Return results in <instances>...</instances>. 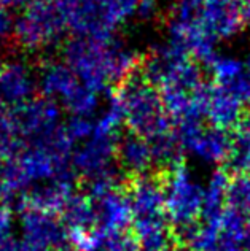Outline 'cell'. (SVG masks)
Listing matches in <instances>:
<instances>
[{
    "label": "cell",
    "instance_id": "6da1fadb",
    "mask_svg": "<svg viewBox=\"0 0 250 251\" xmlns=\"http://www.w3.org/2000/svg\"><path fill=\"white\" fill-rule=\"evenodd\" d=\"M62 61L84 86L97 96L116 89L140 69L142 57L118 40L116 35L72 37L61 50Z\"/></svg>",
    "mask_w": 250,
    "mask_h": 251
},
{
    "label": "cell",
    "instance_id": "7a4b0ae2",
    "mask_svg": "<svg viewBox=\"0 0 250 251\" xmlns=\"http://www.w3.org/2000/svg\"><path fill=\"white\" fill-rule=\"evenodd\" d=\"M111 94L121 107L126 132L145 138L151 147L177 138L175 126L166 111L160 91L142 75L140 69Z\"/></svg>",
    "mask_w": 250,
    "mask_h": 251
},
{
    "label": "cell",
    "instance_id": "3957f363",
    "mask_svg": "<svg viewBox=\"0 0 250 251\" xmlns=\"http://www.w3.org/2000/svg\"><path fill=\"white\" fill-rule=\"evenodd\" d=\"M164 205L177 242H185L201 221L204 184L185 159L161 174Z\"/></svg>",
    "mask_w": 250,
    "mask_h": 251
},
{
    "label": "cell",
    "instance_id": "277c9868",
    "mask_svg": "<svg viewBox=\"0 0 250 251\" xmlns=\"http://www.w3.org/2000/svg\"><path fill=\"white\" fill-rule=\"evenodd\" d=\"M37 86L40 96L57 102L70 116L93 118L101 107V96L88 89L64 61H45Z\"/></svg>",
    "mask_w": 250,
    "mask_h": 251
},
{
    "label": "cell",
    "instance_id": "5b68a950",
    "mask_svg": "<svg viewBox=\"0 0 250 251\" xmlns=\"http://www.w3.org/2000/svg\"><path fill=\"white\" fill-rule=\"evenodd\" d=\"M61 3H35L15 23L10 45L28 54H42L67 34Z\"/></svg>",
    "mask_w": 250,
    "mask_h": 251
},
{
    "label": "cell",
    "instance_id": "8992f818",
    "mask_svg": "<svg viewBox=\"0 0 250 251\" xmlns=\"http://www.w3.org/2000/svg\"><path fill=\"white\" fill-rule=\"evenodd\" d=\"M175 130L183 154H190L206 166L226 167L233 148L231 132L214 127L206 121L177 126Z\"/></svg>",
    "mask_w": 250,
    "mask_h": 251
},
{
    "label": "cell",
    "instance_id": "52a82bcc",
    "mask_svg": "<svg viewBox=\"0 0 250 251\" xmlns=\"http://www.w3.org/2000/svg\"><path fill=\"white\" fill-rule=\"evenodd\" d=\"M120 137L91 134L72 154V169L78 180L94 181L99 178L118 176L116 145Z\"/></svg>",
    "mask_w": 250,
    "mask_h": 251
},
{
    "label": "cell",
    "instance_id": "ba28073f",
    "mask_svg": "<svg viewBox=\"0 0 250 251\" xmlns=\"http://www.w3.org/2000/svg\"><path fill=\"white\" fill-rule=\"evenodd\" d=\"M21 227L26 242L35 243L50 251H61L69 243L67 229L59 215L35 208L21 210Z\"/></svg>",
    "mask_w": 250,
    "mask_h": 251
},
{
    "label": "cell",
    "instance_id": "9c48e42d",
    "mask_svg": "<svg viewBox=\"0 0 250 251\" xmlns=\"http://www.w3.org/2000/svg\"><path fill=\"white\" fill-rule=\"evenodd\" d=\"M116 164L120 172L126 174L128 180L158 174L155 153L150 142L139 135L131 134V132L121 134L120 140H118Z\"/></svg>",
    "mask_w": 250,
    "mask_h": 251
},
{
    "label": "cell",
    "instance_id": "30bf717a",
    "mask_svg": "<svg viewBox=\"0 0 250 251\" xmlns=\"http://www.w3.org/2000/svg\"><path fill=\"white\" fill-rule=\"evenodd\" d=\"M38 89L35 76L23 62L0 64V107L16 108L35 97Z\"/></svg>",
    "mask_w": 250,
    "mask_h": 251
},
{
    "label": "cell",
    "instance_id": "8fae6325",
    "mask_svg": "<svg viewBox=\"0 0 250 251\" xmlns=\"http://www.w3.org/2000/svg\"><path fill=\"white\" fill-rule=\"evenodd\" d=\"M247 107L225 86L209 83L206 102V123L214 127L231 132L247 116Z\"/></svg>",
    "mask_w": 250,
    "mask_h": 251
},
{
    "label": "cell",
    "instance_id": "7c38bea8",
    "mask_svg": "<svg viewBox=\"0 0 250 251\" xmlns=\"http://www.w3.org/2000/svg\"><path fill=\"white\" fill-rule=\"evenodd\" d=\"M77 176H62L32 184L23 193V208H35L59 215L77 191Z\"/></svg>",
    "mask_w": 250,
    "mask_h": 251
},
{
    "label": "cell",
    "instance_id": "4fadbf2b",
    "mask_svg": "<svg viewBox=\"0 0 250 251\" xmlns=\"http://www.w3.org/2000/svg\"><path fill=\"white\" fill-rule=\"evenodd\" d=\"M231 140L233 148L226 169L233 175H250V115H247L238 127L231 130Z\"/></svg>",
    "mask_w": 250,
    "mask_h": 251
},
{
    "label": "cell",
    "instance_id": "5bb4252c",
    "mask_svg": "<svg viewBox=\"0 0 250 251\" xmlns=\"http://www.w3.org/2000/svg\"><path fill=\"white\" fill-rule=\"evenodd\" d=\"M202 69L210 75L214 83L228 84L238 80L241 75L246 74V62L241 61L236 56H229L217 50L206 62L202 64Z\"/></svg>",
    "mask_w": 250,
    "mask_h": 251
},
{
    "label": "cell",
    "instance_id": "9a60e30c",
    "mask_svg": "<svg viewBox=\"0 0 250 251\" xmlns=\"http://www.w3.org/2000/svg\"><path fill=\"white\" fill-rule=\"evenodd\" d=\"M93 126H94L93 118H83V116H70L69 121L64 123L65 132H67L70 140L75 143V147L86 142L91 137V134H93Z\"/></svg>",
    "mask_w": 250,
    "mask_h": 251
},
{
    "label": "cell",
    "instance_id": "2e32d148",
    "mask_svg": "<svg viewBox=\"0 0 250 251\" xmlns=\"http://www.w3.org/2000/svg\"><path fill=\"white\" fill-rule=\"evenodd\" d=\"M13 27H15V24L11 21V16L5 10L0 8V40L10 42L13 35Z\"/></svg>",
    "mask_w": 250,
    "mask_h": 251
},
{
    "label": "cell",
    "instance_id": "e0dca14e",
    "mask_svg": "<svg viewBox=\"0 0 250 251\" xmlns=\"http://www.w3.org/2000/svg\"><path fill=\"white\" fill-rule=\"evenodd\" d=\"M16 251H50L47 248H43L40 245H35V243H30V242H18V248Z\"/></svg>",
    "mask_w": 250,
    "mask_h": 251
},
{
    "label": "cell",
    "instance_id": "ac0fdd59",
    "mask_svg": "<svg viewBox=\"0 0 250 251\" xmlns=\"http://www.w3.org/2000/svg\"><path fill=\"white\" fill-rule=\"evenodd\" d=\"M242 251H250V215L247 216V221H246L244 240H242Z\"/></svg>",
    "mask_w": 250,
    "mask_h": 251
},
{
    "label": "cell",
    "instance_id": "d6986e66",
    "mask_svg": "<svg viewBox=\"0 0 250 251\" xmlns=\"http://www.w3.org/2000/svg\"><path fill=\"white\" fill-rule=\"evenodd\" d=\"M246 69H247V72H249V74H250V54H249L247 61H246Z\"/></svg>",
    "mask_w": 250,
    "mask_h": 251
}]
</instances>
